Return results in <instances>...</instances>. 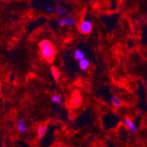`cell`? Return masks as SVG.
Instances as JSON below:
<instances>
[{"instance_id":"obj_8","label":"cell","mask_w":147,"mask_h":147,"mask_svg":"<svg viewBox=\"0 0 147 147\" xmlns=\"http://www.w3.org/2000/svg\"><path fill=\"white\" fill-rule=\"evenodd\" d=\"M111 103L113 106L116 108H119L122 105V102L119 97L117 96H112L111 97Z\"/></svg>"},{"instance_id":"obj_1","label":"cell","mask_w":147,"mask_h":147,"mask_svg":"<svg viewBox=\"0 0 147 147\" xmlns=\"http://www.w3.org/2000/svg\"><path fill=\"white\" fill-rule=\"evenodd\" d=\"M40 54L42 59L48 62H52L57 54V49L53 44L49 40H42L39 43Z\"/></svg>"},{"instance_id":"obj_7","label":"cell","mask_w":147,"mask_h":147,"mask_svg":"<svg viewBox=\"0 0 147 147\" xmlns=\"http://www.w3.org/2000/svg\"><path fill=\"white\" fill-rule=\"evenodd\" d=\"M17 128L19 130L20 133H26L27 132V127L25 123L24 119L21 118L17 121Z\"/></svg>"},{"instance_id":"obj_3","label":"cell","mask_w":147,"mask_h":147,"mask_svg":"<svg viewBox=\"0 0 147 147\" xmlns=\"http://www.w3.org/2000/svg\"><path fill=\"white\" fill-rule=\"evenodd\" d=\"M82 102V97L81 94L78 91H76L73 93L71 96V100H70V104L71 106L73 108H78L81 105Z\"/></svg>"},{"instance_id":"obj_2","label":"cell","mask_w":147,"mask_h":147,"mask_svg":"<svg viewBox=\"0 0 147 147\" xmlns=\"http://www.w3.org/2000/svg\"><path fill=\"white\" fill-rule=\"evenodd\" d=\"M92 28H93V24L92 21L89 19H84L79 24L78 30L82 34H88L92 32Z\"/></svg>"},{"instance_id":"obj_11","label":"cell","mask_w":147,"mask_h":147,"mask_svg":"<svg viewBox=\"0 0 147 147\" xmlns=\"http://www.w3.org/2000/svg\"><path fill=\"white\" fill-rule=\"evenodd\" d=\"M55 10L59 15L60 16H61V18H65V17H67L68 16V13L66 11V10L63 8V7H61L60 6H57L55 7Z\"/></svg>"},{"instance_id":"obj_5","label":"cell","mask_w":147,"mask_h":147,"mask_svg":"<svg viewBox=\"0 0 147 147\" xmlns=\"http://www.w3.org/2000/svg\"><path fill=\"white\" fill-rule=\"evenodd\" d=\"M123 124L125 125V126L129 129V131H131L132 133H136L138 130V127L137 125L134 123V121L132 119H130L128 117H125V118L123 119L122 120Z\"/></svg>"},{"instance_id":"obj_13","label":"cell","mask_w":147,"mask_h":147,"mask_svg":"<svg viewBox=\"0 0 147 147\" xmlns=\"http://www.w3.org/2000/svg\"><path fill=\"white\" fill-rule=\"evenodd\" d=\"M51 101L53 103L57 104V105H61V98L59 94H55L51 96Z\"/></svg>"},{"instance_id":"obj_14","label":"cell","mask_w":147,"mask_h":147,"mask_svg":"<svg viewBox=\"0 0 147 147\" xmlns=\"http://www.w3.org/2000/svg\"><path fill=\"white\" fill-rule=\"evenodd\" d=\"M45 11L49 13H51L53 12V8L51 6H47L45 7Z\"/></svg>"},{"instance_id":"obj_9","label":"cell","mask_w":147,"mask_h":147,"mask_svg":"<svg viewBox=\"0 0 147 147\" xmlns=\"http://www.w3.org/2000/svg\"><path fill=\"white\" fill-rule=\"evenodd\" d=\"M74 57L76 60L80 61L84 59H85V53L81 49H77L76 51H75Z\"/></svg>"},{"instance_id":"obj_4","label":"cell","mask_w":147,"mask_h":147,"mask_svg":"<svg viewBox=\"0 0 147 147\" xmlns=\"http://www.w3.org/2000/svg\"><path fill=\"white\" fill-rule=\"evenodd\" d=\"M58 24L60 26H75L76 25V20L73 17H65L58 20Z\"/></svg>"},{"instance_id":"obj_10","label":"cell","mask_w":147,"mask_h":147,"mask_svg":"<svg viewBox=\"0 0 147 147\" xmlns=\"http://www.w3.org/2000/svg\"><path fill=\"white\" fill-rule=\"evenodd\" d=\"M79 67L82 70H86V69L89 68V65H90V62H89V60L88 59H84L83 60L80 61L79 62Z\"/></svg>"},{"instance_id":"obj_15","label":"cell","mask_w":147,"mask_h":147,"mask_svg":"<svg viewBox=\"0 0 147 147\" xmlns=\"http://www.w3.org/2000/svg\"><path fill=\"white\" fill-rule=\"evenodd\" d=\"M2 147H5V145H3V146H2Z\"/></svg>"},{"instance_id":"obj_6","label":"cell","mask_w":147,"mask_h":147,"mask_svg":"<svg viewBox=\"0 0 147 147\" xmlns=\"http://www.w3.org/2000/svg\"><path fill=\"white\" fill-rule=\"evenodd\" d=\"M47 133V126L45 124H42L40 125L39 126L37 127V137L39 138V140H41L43 138L44 136H45Z\"/></svg>"},{"instance_id":"obj_12","label":"cell","mask_w":147,"mask_h":147,"mask_svg":"<svg viewBox=\"0 0 147 147\" xmlns=\"http://www.w3.org/2000/svg\"><path fill=\"white\" fill-rule=\"evenodd\" d=\"M51 74L53 76V77L55 78L56 80H58L60 78V76H61V73H60L59 69H58L56 67H51Z\"/></svg>"}]
</instances>
